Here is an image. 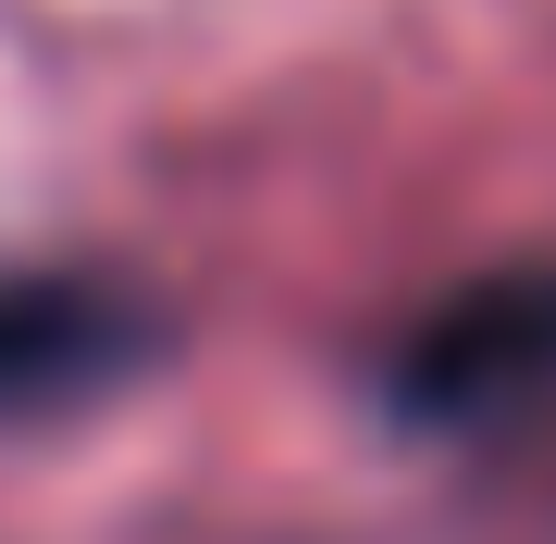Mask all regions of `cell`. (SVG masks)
Instances as JSON below:
<instances>
[{"label": "cell", "instance_id": "obj_1", "mask_svg": "<svg viewBox=\"0 0 556 544\" xmlns=\"http://www.w3.org/2000/svg\"><path fill=\"white\" fill-rule=\"evenodd\" d=\"M519 396H556V261H507V273L457 284L396 346L408 421H495Z\"/></svg>", "mask_w": 556, "mask_h": 544}, {"label": "cell", "instance_id": "obj_2", "mask_svg": "<svg viewBox=\"0 0 556 544\" xmlns=\"http://www.w3.org/2000/svg\"><path fill=\"white\" fill-rule=\"evenodd\" d=\"M149 359V309L112 273H0V421L75 408Z\"/></svg>", "mask_w": 556, "mask_h": 544}]
</instances>
